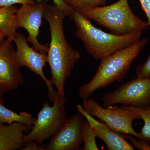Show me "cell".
Listing matches in <instances>:
<instances>
[{"instance_id":"ffe728a7","label":"cell","mask_w":150,"mask_h":150,"mask_svg":"<svg viewBox=\"0 0 150 150\" xmlns=\"http://www.w3.org/2000/svg\"><path fill=\"white\" fill-rule=\"evenodd\" d=\"M123 137L129 140L131 144L135 149L139 150H150V145L146 141L143 139H139V141L132 135L129 134H122Z\"/></svg>"},{"instance_id":"d4e9b609","label":"cell","mask_w":150,"mask_h":150,"mask_svg":"<svg viewBox=\"0 0 150 150\" xmlns=\"http://www.w3.org/2000/svg\"><path fill=\"white\" fill-rule=\"evenodd\" d=\"M5 35L4 34V33L1 30H0V46L6 40L5 38Z\"/></svg>"},{"instance_id":"2e32d148","label":"cell","mask_w":150,"mask_h":150,"mask_svg":"<svg viewBox=\"0 0 150 150\" xmlns=\"http://www.w3.org/2000/svg\"><path fill=\"white\" fill-rule=\"evenodd\" d=\"M122 106L135 112L139 115L140 119L144 121V126L139 133L142 137V139L146 141L150 145V105L146 107Z\"/></svg>"},{"instance_id":"ba28073f","label":"cell","mask_w":150,"mask_h":150,"mask_svg":"<svg viewBox=\"0 0 150 150\" xmlns=\"http://www.w3.org/2000/svg\"><path fill=\"white\" fill-rule=\"evenodd\" d=\"M16 46L15 59L18 66L28 69L40 76L44 81L48 89V96L51 102H54L57 91L53 88L54 85L48 79L43 73V68L47 63V54L37 52L28 44L27 38L20 33H16L14 40Z\"/></svg>"},{"instance_id":"603a6c76","label":"cell","mask_w":150,"mask_h":150,"mask_svg":"<svg viewBox=\"0 0 150 150\" xmlns=\"http://www.w3.org/2000/svg\"><path fill=\"white\" fill-rule=\"evenodd\" d=\"M143 10L148 18V23L150 28V0H139Z\"/></svg>"},{"instance_id":"cb8c5ba5","label":"cell","mask_w":150,"mask_h":150,"mask_svg":"<svg viewBox=\"0 0 150 150\" xmlns=\"http://www.w3.org/2000/svg\"><path fill=\"white\" fill-rule=\"evenodd\" d=\"M44 147L43 146H40L39 144L35 142H32L28 143L24 145L22 150H44Z\"/></svg>"},{"instance_id":"5b68a950","label":"cell","mask_w":150,"mask_h":150,"mask_svg":"<svg viewBox=\"0 0 150 150\" xmlns=\"http://www.w3.org/2000/svg\"><path fill=\"white\" fill-rule=\"evenodd\" d=\"M66 100L65 96L57 91L53 106L48 101L43 103L32 129L25 135L24 145L32 142L42 144L50 139L62 129L68 118L65 109Z\"/></svg>"},{"instance_id":"ac0fdd59","label":"cell","mask_w":150,"mask_h":150,"mask_svg":"<svg viewBox=\"0 0 150 150\" xmlns=\"http://www.w3.org/2000/svg\"><path fill=\"white\" fill-rule=\"evenodd\" d=\"M83 139L84 143L83 150H98L96 143V131L93 126L87 120L85 121L82 131Z\"/></svg>"},{"instance_id":"277c9868","label":"cell","mask_w":150,"mask_h":150,"mask_svg":"<svg viewBox=\"0 0 150 150\" xmlns=\"http://www.w3.org/2000/svg\"><path fill=\"white\" fill-rule=\"evenodd\" d=\"M85 18L93 20L114 35H124L149 28L132 11L128 0H119L108 6L96 7L79 12Z\"/></svg>"},{"instance_id":"30bf717a","label":"cell","mask_w":150,"mask_h":150,"mask_svg":"<svg viewBox=\"0 0 150 150\" xmlns=\"http://www.w3.org/2000/svg\"><path fill=\"white\" fill-rule=\"evenodd\" d=\"M85 118L80 112L68 118L64 126L50 139L44 150H78L83 143L82 131Z\"/></svg>"},{"instance_id":"3957f363","label":"cell","mask_w":150,"mask_h":150,"mask_svg":"<svg viewBox=\"0 0 150 150\" xmlns=\"http://www.w3.org/2000/svg\"><path fill=\"white\" fill-rule=\"evenodd\" d=\"M148 42L147 38L139 39L128 47L101 59L91 80L80 87L79 96L81 99H88L97 90L107 86L115 81L123 80L134 59Z\"/></svg>"},{"instance_id":"6da1fadb","label":"cell","mask_w":150,"mask_h":150,"mask_svg":"<svg viewBox=\"0 0 150 150\" xmlns=\"http://www.w3.org/2000/svg\"><path fill=\"white\" fill-rule=\"evenodd\" d=\"M64 14L55 4H48L43 18L48 21L51 40L47 54L51 70V80L57 91L65 96L64 84L81 55L66 40L64 29Z\"/></svg>"},{"instance_id":"52a82bcc","label":"cell","mask_w":150,"mask_h":150,"mask_svg":"<svg viewBox=\"0 0 150 150\" xmlns=\"http://www.w3.org/2000/svg\"><path fill=\"white\" fill-rule=\"evenodd\" d=\"M103 107L121 104L146 107L150 105V79L129 81L102 98Z\"/></svg>"},{"instance_id":"8fae6325","label":"cell","mask_w":150,"mask_h":150,"mask_svg":"<svg viewBox=\"0 0 150 150\" xmlns=\"http://www.w3.org/2000/svg\"><path fill=\"white\" fill-rule=\"evenodd\" d=\"M12 41L7 38L0 46V98L16 90L23 81V76L17 64Z\"/></svg>"},{"instance_id":"4fadbf2b","label":"cell","mask_w":150,"mask_h":150,"mask_svg":"<svg viewBox=\"0 0 150 150\" xmlns=\"http://www.w3.org/2000/svg\"><path fill=\"white\" fill-rule=\"evenodd\" d=\"M31 129L30 126L20 122L6 126L0 123V150H21L25 144L24 133Z\"/></svg>"},{"instance_id":"9a60e30c","label":"cell","mask_w":150,"mask_h":150,"mask_svg":"<svg viewBox=\"0 0 150 150\" xmlns=\"http://www.w3.org/2000/svg\"><path fill=\"white\" fill-rule=\"evenodd\" d=\"M36 119V118L33 117L26 112H21L18 114L0 103V123L11 124L14 122H20L32 128Z\"/></svg>"},{"instance_id":"9c48e42d","label":"cell","mask_w":150,"mask_h":150,"mask_svg":"<svg viewBox=\"0 0 150 150\" xmlns=\"http://www.w3.org/2000/svg\"><path fill=\"white\" fill-rule=\"evenodd\" d=\"M48 5V0L33 4L22 5L16 13L18 28H24L28 33V42L32 43L35 51L46 54L49 49L48 44L43 45L39 43L37 37Z\"/></svg>"},{"instance_id":"8992f818","label":"cell","mask_w":150,"mask_h":150,"mask_svg":"<svg viewBox=\"0 0 150 150\" xmlns=\"http://www.w3.org/2000/svg\"><path fill=\"white\" fill-rule=\"evenodd\" d=\"M82 106L90 115L97 117L113 131L142 139L132 126L134 120L140 119L139 115L135 112L123 106L119 107L116 105L104 108L94 99L91 98L84 100Z\"/></svg>"},{"instance_id":"484cf974","label":"cell","mask_w":150,"mask_h":150,"mask_svg":"<svg viewBox=\"0 0 150 150\" xmlns=\"http://www.w3.org/2000/svg\"><path fill=\"white\" fill-rule=\"evenodd\" d=\"M0 103H2V104H3L4 103V101H3V100H2L0 98Z\"/></svg>"},{"instance_id":"7c38bea8","label":"cell","mask_w":150,"mask_h":150,"mask_svg":"<svg viewBox=\"0 0 150 150\" xmlns=\"http://www.w3.org/2000/svg\"><path fill=\"white\" fill-rule=\"evenodd\" d=\"M76 109L93 126L96 131L97 137L104 142L108 150H135L122 134L110 129L105 123L97 121L86 112L82 105L77 104Z\"/></svg>"},{"instance_id":"7a4b0ae2","label":"cell","mask_w":150,"mask_h":150,"mask_svg":"<svg viewBox=\"0 0 150 150\" xmlns=\"http://www.w3.org/2000/svg\"><path fill=\"white\" fill-rule=\"evenodd\" d=\"M77 28L75 35L81 40L89 54L96 60L106 58L140 39L143 31L124 35L107 33L92 24L91 21L73 9L69 16Z\"/></svg>"},{"instance_id":"44dd1931","label":"cell","mask_w":150,"mask_h":150,"mask_svg":"<svg viewBox=\"0 0 150 150\" xmlns=\"http://www.w3.org/2000/svg\"><path fill=\"white\" fill-rule=\"evenodd\" d=\"M35 3L34 0H0V7L13 6L16 4H33Z\"/></svg>"},{"instance_id":"d6986e66","label":"cell","mask_w":150,"mask_h":150,"mask_svg":"<svg viewBox=\"0 0 150 150\" xmlns=\"http://www.w3.org/2000/svg\"><path fill=\"white\" fill-rule=\"evenodd\" d=\"M136 74L138 79H150V54L143 64L137 67Z\"/></svg>"},{"instance_id":"7402d4cb","label":"cell","mask_w":150,"mask_h":150,"mask_svg":"<svg viewBox=\"0 0 150 150\" xmlns=\"http://www.w3.org/2000/svg\"><path fill=\"white\" fill-rule=\"evenodd\" d=\"M43 0H36V3H40ZM54 3L56 5L64 14L65 16H69L73 9L71 8L68 5L65 4L62 0H52Z\"/></svg>"},{"instance_id":"5bb4252c","label":"cell","mask_w":150,"mask_h":150,"mask_svg":"<svg viewBox=\"0 0 150 150\" xmlns=\"http://www.w3.org/2000/svg\"><path fill=\"white\" fill-rule=\"evenodd\" d=\"M17 10L13 6L0 7V30L12 41H14L18 28L16 16Z\"/></svg>"},{"instance_id":"e0dca14e","label":"cell","mask_w":150,"mask_h":150,"mask_svg":"<svg viewBox=\"0 0 150 150\" xmlns=\"http://www.w3.org/2000/svg\"><path fill=\"white\" fill-rule=\"evenodd\" d=\"M73 9L79 12L105 6L107 0H62Z\"/></svg>"}]
</instances>
